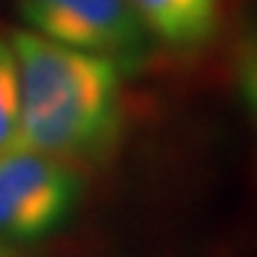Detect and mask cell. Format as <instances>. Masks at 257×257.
I'll list each match as a JSON object with an SVG mask.
<instances>
[{
  "instance_id": "obj_1",
  "label": "cell",
  "mask_w": 257,
  "mask_h": 257,
  "mask_svg": "<svg viewBox=\"0 0 257 257\" xmlns=\"http://www.w3.org/2000/svg\"><path fill=\"white\" fill-rule=\"evenodd\" d=\"M20 77V143L69 163H103L123 132L120 69L92 52L15 32Z\"/></svg>"
},
{
  "instance_id": "obj_2",
  "label": "cell",
  "mask_w": 257,
  "mask_h": 257,
  "mask_svg": "<svg viewBox=\"0 0 257 257\" xmlns=\"http://www.w3.org/2000/svg\"><path fill=\"white\" fill-rule=\"evenodd\" d=\"M80 197V175L69 163L15 146L0 155V240L26 246L69 220Z\"/></svg>"
},
{
  "instance_id": "obj_4",
  "label": "cell",
  "mask_w": 257,
  "mask_h": 257,
  "mask_svg": "<svg viewBox=\"0 0 257 257\" xmlns=\"http://www.w3.org/2000/svg\"><path fill=\"white\" fill-rule=\"evenodd\" d=\"M149 37L172 49H197L220 29L223 0H132Z\"/></svg>"
},
{
  "instance_id": "obj_3",
  "label": "cell",
  "mask_w": 257,
  "mask_h": 257,
  "mask_svg": "<svg viewBox=\"0 0 257 257\" xmlns=\"http://www.w3.org/2000/svg\"><path fill=\"white\" fill-rule=\"evenodd\" d=\"M18 9L29 32L100 55L120 72H135L149 57L152 37L132 0H20Z\"/></svg>"
},
{
  "instance_id": "obj_5",
  "label": "cell",
  "mask_w": 257,
  "mask_h": 257,
  "mask_svg": "<svg viewBox=\"0 0 257 257\" xmlns=\"http://www.w3.org/2000/svg\"><path fill=\"white\" fill-rule=\"evenodd\" d=\"M20 146V77L12 40L0 37V155Z\"/></svg>"
},
{
  "instance_id": "obj_6",
  "label": "cell",
  "mask_w": 257,
  "mask_h": 257,
  "mask_svg": "<svg viewBox=\"0 0 257 257\" xmlns=\"http://www.w3.org/2000/svg\"><path fill=\"white\" fill-rule=\"evenodd\" d=\"M231 77L237 86L240 103L257 135V20L243 26L231 49Z\"/></svg>"
},
{
  "instance_id": "obj_7",
  "label": "cell",
  "mask_w": 257,
  "mask_h": 257,
  "mask_svg": "<svg viewBox=\"0 0 257 257\" xmlns=\"http://www.w3.org/2000/svg\"><path fill=\"white\" fill-rule=\"evenodd\" d=\"M0 257H23L18 251V246H12V243H3L0 240Z\"/></svg>"
}]
</instances>
